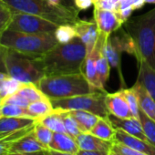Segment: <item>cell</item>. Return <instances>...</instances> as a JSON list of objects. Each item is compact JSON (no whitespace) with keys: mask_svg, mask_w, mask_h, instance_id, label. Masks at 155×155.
Instances as JSON below:
<instances>
[{"mask_svg":"<svg viewBox=\"0 0 155 155\" xmlns=\"http://www.w3.org/2000/svg\"><path fill=\"white\" fill-rule=\"evenodd\" d=\"M87 56V48L83 41L75 37L66 44H58L41 59L46 76L82 73Z\"/></svg>","mask_w":155,"mask_h":155,"instance_id":"obj_1","label":"cell"},{"mask_svg":"<svg viewBox=\"0 0 155 155\" xmlns=\"http://www.w3.org/2000/svg\"><path fill=\"white\" fill-rule=\"evenodd\" d=\"M123 25L135 46L136 59H144L155 69V8L128 19Z\"/></svg>","mask_w":155,"mask_h":155,"instance_id":"obj_2","label":"cell"},{"mask_svg":"<svg viewBox=\"0 0 155 155\" xmlns=\"http://www.w3.org/2000/svg\"><path fill=\"white\" fill-rule=\"evenodd\" d=\"M13 12H21L38 16L58 26H74L79 18V10L55 4L50 0H2Z\"/></svg>","mask_w":155,"mask_h":155,"instance_id":"obj_3","label":"cell"},{"mask_svg":"<svg viewBox=\"0 0 155 155\" xmlns=\"http://www.w3.org/2000/svg\"><path fill=\"white\" fill-rule=\"evenodd\" d=\"M37 86L49 100L65 99L102 91L95 88L83 73L45 76Z\"/></svg>","mask_w":155,"mask_h":155,"instance_id":"obj_4","label":"cell"},{"mask_svg":"<svg viewBox=\"0 0 155 155\" xmlns=\"http://www.w3.org/2000/svg\"><path fill=\"white\" fill-rule=\"evenodd\" d=\"M0 44L33 58H42L58 42L54 34H32L8 29L0 38Z\"/></svg>","mask_w":155,"mask_h":155,"instance_id":"obj_5","label":"cell"},{"mask_svg":"<svg viewBox=\"0 0 155 155\" xmlns=\"http://www.w3.org/2000/svg\"><path fill=\"white\" fill-rule=\"evenodd\" d=\"M8 74L22 83L38 84L46 76L41 58H33L7 48Z\"/></svg>","mask_w":155,"mask_h":155,"instance_id":"obj_6","label":"cell"},{"mask_svg":"<svg viewBox=\"0 0 155 155\" xmlns=\"http://www.w3.org/2000/svg\"><path fill=\"white\" fill-rule=\"evenodd\" d=\"M106 91L80 95L65 99L50 100L54 110H84L91 112L101 118H109V111L105 103Z\"/></svg>","mask_w":155,"mask_h":155,"instance_id":"obj_7","label":"cell"},{"mask_svg":"<svg viewBox=\"0 0 155 155\" xmlns=\"http://www.w3.org/2000/svg\"><path fill=\"white\" fill-rule=\"evenodd\" d=\"M114 35H110L104 46V55L108 58V61L110 65L113 68H115L120 74L121 82L123 83L122 74H121V68H120V58L121 53L123 51H126L135 57L136 50L135 46L133 44V41L130 35L120 30V33L114 32Z\"/></svg>","mask_w":155,"mask_h":155,"instance_id":"obj_8","label":"cell"},{"mask_svg":"<svg viewBox=\"0 0 155 155\" xmlns=\"http://www.w3.org/2000/svg\"><path fill=\"white\" fill-rule=\"evenodd\" d=\"M58 25L38 16L13 12V18L8 29L32 34H54Z\"/></svg>","mask_w":155,"mask_h":155,"instance_id":"obj_9","label":"cell"},{"mask_svg":"<svg viewBox=\"0 0 155 155\" xmlns=\"http://www.w3.org/2000/svg\"><path fill=\"white\" fill-rule=\"evenodd\" d=\"M94 21L96 22L100 32L110 36L115 31H118L123 23L118 18L116 12L110 10H104L94 8L93 11Z\"/></svg>","mask_w":155,"mask_h":155,"instance_id":"obj_10","label":"cell"},{"mask_svg":"<svg viewBox=\"0 0 155 155\" xmlns=\"http://www.w3.org/2000/svg\"><path fill=\"white\" fill-rule=\"evenodd\" d=\"M105 103L109 113L113 116L121 119L134 117L122 90L114 93H107L105 96Z\"/></svg>","mask_w":155,"mask_h":155,"instance_id":"obj_11","label":"cell"},{"mask_svg":"<svg viewBox=\"0 0 155 155\" xmlns=\"http://www.w3.org/2000/svg\"><path fill=\"white\" fill-rule=\"evenodd\" d=\"M77 37H79L87 48V54L91 53L99 38L100 30L96 22L93 20L91 21H85V20H79L73 26Z\"/></svg>","mask_w":155,"mask_h":155,"instance_id":"obj_12","label":"cell"},{"mask_svg":"<svg viewBox=\"0 0 155 155\" xmlns=\"http://www.w3.org/2000/svg\"><path fill=\"white\" fill-rule=\"evenodd\" d=\"M114 140L123 143L136 150L141 151L147 155H155V146L150 144L149 141L143 140L138 137L132 136L121 130L116 129Z\"/></svg>","mask_w":155,"mask_h":155,"instance_id":"obj_13","label":"cell"},{"mask_svg":"<svg viewBox=\"0 0 155 155\" xmlns=\"http://www.w3.org/2000/svg\"><path fill=\"white\" fill-rule=\"evenodd\" d=\"M109 120L115 129L121 130L132 136L138 137L143 140L148 141L147 138L144 135L143 129L139 119L135 117L128 118V119H121V118L113 116L111 114H109Z\"/></svg>","mask_w":155,"mask_h":155,"instance_id":"obj_14","label":"cell"},{"mask_svg":"<svg viewBox=\"0 0 155 155\" xmlns=\"http://www.w3.org/2000/svg\"><path fill=\"white\" fill-rule=\"evenodd\" d=\"M80 150H106L110 151L113 140H104L91 132H81L76 138Z\"/></svg>","mask_w":155,"mask_h":155,"instance_id":"obj_15","label":"cell"},{"mask_svg":"<svg viewBox=\"0 0 155 155\" xmlns=\"http://www.w3.org/2000/svg\"><path fill=\"white\" fill-rule=\"evenodd\" d=\"M34 130V129H33ZM49 150L44 146L35 136L33 130L18 140L12 146L11 152L20 153H37Z\"/></svg>","mask_w":155,"mask_h":155,"instance_id":"obj_16","label":"cell"},{"mask_svg":"<svg viewBox=\"0 0 155 155\" xmlns=\"http://www.w3.org/2000/svg\"><path fill=\"white\" fill-rule=\"evenodd\" d=\"M138 64L139 74L136 82L141 85L155 101V69L151 68L144 59L138 61Z\"/></svg>","mask_w":155,"mask_h":155,"instance_id":"obj_17","label":"cell"},{"mask_svg":"<svg viewBox=\"0 0 155 155\" xmlns=\"http://www.w3.org/2000/svg\"><path fill=\"white\" fill-rule=\"evenodd\" d=\"M36 120L31 118L3 117L0 119V138L7 137L19 130L33 126Z\"/></svg>","mask_w":155,"mask_h":155,"instance_id":"obj_18","label":"cell"},{"mask_svg":"<svg viewBox=\"0 0 155 155\" xmlns=\"http://www.w3.org/2000/svg\"><path fill=\"white\" fill-rule=\"evenodd\" d=\"M48 149L65 153H78L80 150L76 139L67 132H54Z\"/></svg>","mask_w":155,"mask_h":155,"instance_id":"obj_19","label":"cell"},{"mask_svg":"<svg viewBox=\"0 0 155 155\" xmlns=\"http://www.w3.org/2000/svg\"><path fill=\"white\" fill-rule=\"evenodd\" d=\"M132 89L137 94L139 100L140 109L152 120L155 121V101L150 96V94L145 91V89L136 82Z\"/></svg>","mask_w":155,"mask_h":155,"instance_id":"obj_20","label":"cell"},{"mask_svg":"<svg viewBox=\"0 0 155 155\" xmlns=\"http://www.w3.org/2000/svg\"><path fill=\"white\" fill-rule=\"evenodd\" d=\"M116 129L113 127L109 118H100L94 127L91 129V133L104 140H114Z\"/></svg>","mask_w":155,"mask_h":155,"instance_id":"obj_21","label":"cell"},{"mask_svg":"<svg viewBox=\"0 0 155 155\" xmlns=\"http://www.w3.org/2000/svg\"><path fill=\"white\" fill-rule=\"evenodd\" d=\"M70 114L77 120L81 132H91L101 117L84 110H69Z\"/></svg>","mask_w":155,"mask_h":155,"instance_id":"obj_22","label":"cell"},{"mask_svg":"<svg viewBox=\"0 0 155 155\" xmlns=\"http://www.w3.org/2000/svg\"><path fill=\"white\" fill-rule=\"evenodd\" d=\"M28 110L32 115V117L36 120H38L41 118L51 113L54 110V108L51 103V101L48 97H46L44 99L31 102L28 105Z\"/></svg>","mask_w":155,"mask_h":155,"instance_id":"obj_23","label":"cell"},{"mask_svg":"<svg viewBox=\"0 0 155 155\" xmlns=\"http://www.w3.org/2000/svg\"><path fill=\"white\" fill-rule=\"evenodd\" d=\"M34 125L19 130L7 137L0 138V155H9L11 153V149H12L13 144L18 140H19L20 138L24 137L25 135L32 131L34 129Z\"/></svg>","mask_w":155,"mask_h":155,"instance_id":"obj_24","label":"cell"},{"mask_svg":"<svg viewBox=\"0 0 155 155\" xmlns=\"http://www.w3.org/2000/svg\"><path fill=\"white\" fill-rule=\"evenodd\" d=\"M51 130L53 132H66L63 118L61 111L58 110H54L48 115L37 120Z\"/></svg>","mask_w":155,"mask_h":155,"instance_id":"obj_25","label":"cell"},{"mask_svg":"<svg viewBox=\"0 0 155 155\" xmlns=\"http://www.w3.org/2000/svg\"><path fill=\"white\" fill-rule=\"evenodd\" d=\"M110 65L108 61V58L104 55V52L101 53L97 60L96 73H97V80H98L100 89L102 91H106L104 88L110 76Z\"/></svg>","mask_w":155,"mask_h":155,"instance_id":"obj_26","label":"cell"},{"mask_svg":"<svg viewBox=\"0 0 155 155\" xmlns=\"http://www.w3.org/2000/svg\"><path fill=\"white\" fill-rule=\"evenodd\" d=\"M139 120L141 123L143 132L147 140L155 146V121L149 118L140 109L139 111Z\"/></svg>","mask_w":155,"mask_h":155,"instance_id":"obj_27","label":"cell"},{"mask_svg":"<svg viewBox=\"0 0 155 155\" xmlns=\"http://www.w3.org/2000/svg\"><path fill=\"white\" fill-rule=\"evenodd\" d=\"M18 92L25 99H27L30 103L46 98L44 93L38 89V87L35 83H23Z\"/></svg>","mask_w":155,"mask_h":155,"instance_id":"obj_28","label":"cell"},{"mask_svg":"<svg viewBox=\"0 0 155 155\" xmlns=\"http://www.w3.org/2000/svg\"><path fill=\"white\" fill-rule=\"evenodd\" d=\"M22 85V82L8 76L5 79L0 80V94H1L2 98H5L7 96L17 93Z\"/></svg>","mask_w":155,"mask_h":155,"instance_id":"obj_29","label":"cell"},{"mask_svg":"<svg viewBox=\"0 0 155 155\" xmlns=\"http://www.w3.org/2000/svg\"><path fill=\"white\" fill-rule=\"evenodd\" d=\"M2 109V114L3 117H14V118H31L32 115L28 111V108L16 106V105H10V104H3L1 105ZM35 120V119H34Z\"/></svg>","mask_w":155,"mask_h":155,"instance_id":"obj_30","label":"cell"},{"mask_svg":"<svg viewBox=\"0 0 155 155\" xmlns=\"http://www.w3.org/2000/svg\"><path fill=\"white\" fill-rule=\"evenodd\" d=\"M13 18L12 9L2 0H0V38L8 29Z\"/></svg>","mask_w":155,"mask_h":155,"instance_id":"obj_31","label":"cell"},{"mask_svg":"<svg viewBox=\"0 0 155 155\" xmlns=\"http://www.w3.org/2000/svg\"><path fill=\"white\" fill-rule=\"evenodd\" d=\"M33 132L36 136V138L47 148H48L52 139H53V135L54 132L49 130L48 128H47L46 126H44L43 124H41L38 121H36L35 125H34V130Z\"/></svg>","mask_w":155,"mask_h":155,"instance_id":"obj_32","label":"cell"},{"mask_svg":"<svg viewBox=\"0 0 155 155\" xmlns=\"http://www.w3.org/2000/svg\"><path fill=\"white\" fill-rule=\"evenodd\" d=\"M60 111L62 114L66 132L76 139L81 133V130L79 127V124H78L77 120L74 119V117L70 114L69 111H67V110H60Z\"/></svg>","mask_w":155,"mask_h":155,"instance_id":"obj_33","label":"cell"},{"mask_svg":"<svg viewBox=\"0 0 155 155\" xmlns=\"http://www.w3.org/2000/svg\"><path fill=\"white\" fill-rule=\"evenodd\" d=\"M55 38L59 44H66L71 41L75 37H77L73 26L70 25H61L56 29Z\"/></svg>","mask_w":155,"mask_h":155,"instance_id":"obj_34","label":"cell"},{"mask_svg":"<svg viewBox=\"0 0 155 155\" xmlns=\"http://www.w3.org/2000/svg\"><path fill=\"white\" fill-rule=\"evenodd\" d=\"M123 94L128 101V104L130 106V109L133 114V116L137 119H139V111H140V106H139V100L137 97L136 92L132 88L130 89H122Z\"/></svg>","mask_w":155,"mask_h":155,"instance_id":"obj_35","label":"cell"},{"mask_svg":"<svg viewBox=\"0 0 155 155\" xmlns=\"http://www.w3.org/2000/svg\"><path fill=\"white\" fill-rule=\"evenodd\" d=\"M110 150L113 151L117 155H147L141 151L136 150H134L123 143L116 141V140H113Z\"/></svg>","mask_w":155,"mask_h":155,"instance_id":"obj_36","label":"cell"},{"mask_svg":"<svg viewBox=\"0 0 155 155\" xmlns=\"http://www.w3.org/2000/svg\"><path fill=\"white\" fill-rule=\"evenodd\" d=\"M3 104H10V105H16V106L28 108L30 102L27 99H25L22 95H20L18 92H17V93H14L12 95L3 98L1 105Z\"/></svg>","mask_w":155,"mask_h":155,"instance_id":"obj_37","label":"cell"},{"mask_svg":"<svg viewBox=\"0 0 155 155\" xmlns=\"http://www.w3.org/2000/svg\"><path fill=\"white\" fill-rule=\"evenodd\" d=\"M120 7V3L115 0H100L94 3V8L104 9V10H110V11H118Z\"/></svg>","mask_w":155,"mask_h":155,"instance_id":"obj_38","label":"cell"},{"mask_svg":"<svg viewBox=\"0 0 155 155\" xmlns=\"http://www.w3.org/2000/svg\"><path fill=\"white\" fill-rule=\"evenodd\" d=\"M132 12H133V8H132V7H130V8H127L124 9H120V10L116 11V14H117L118 18L120 19V21L124 24L130 18Z\"/></svg>","mask_w":155,"mask_h":155,"instance_id":"obj_39","label":"cell"},{"mask_svg":"<svg viewBox=\"0 0 155 155\" xmlns=\"http://www.w3.org/2000/svg\"><path fill=\"white\" fill-rule=\"evenodd\" d=\"M6 52L7 48L0 44V72L8 74L7 65H6Z\"/></svg>","mask_w":155,"mask_h":155,"instance_id":"obj_40","label":"cell"},{"mask_svg":"<svg viewBox=\"0 0 155 155\" xmlns=\"http://www.w3.org/2000/svg\"><path fill=\"white\" fill-rule=\"evenodd\" d=\"M75 6L80 10L89 8L92 4H94V0H74Z\"/></svg>","mask_w":155,"mask_h":155,"instance_id":"obj_41","label":"cell"},{"mask_svg":"<svg viewBox=\"0 0 155 155\" xmlns=\"http://www.w3.org/2000/svg\"><path fill=\"white\" fill-rule=\"evenodd\" d=\"M110 151H106V150H80L79 151H78L77 154L78 155H109Z\"/></svg>","mask_w":155,"mask_h":155,"instance_id":"obj_42","label":"cell"},{"mask_svg":"<svg viewBox=\"0 0 155 155\" xmlns=\"http://www.w3.org/2000/svg\"><path fill=\"white\" fill-rule=\"evenodd\" d=\"M133 2H134V0H121V1L119 2L120 3L119 10L120 9H124V8H130V7H132Z\"/></svg>","mask_w":155,"mask_h":155,"instance_id":"obj_43","label":"cell"},{"mask_svg":"<svg viewBox=\"0 0 155 155\" xmlns=\"http://www.w3.org/2000/svg\"><path fill=\"white\" fill-rule=\"evenodd\" d=\"M145 3H146L145 0H134L133 5H132L133 10H136V9H139V8H142Z\"/></svg>","mask_w":155,"mask_h":155,"instance_id":"obj_44","label":"cell"},{"mask_svg":"<svg viewBox=\"0 0 155 155\" xmlns=\"http://www.w3.org/2000/svg\"><path fill=\"white\" fill-rule=\"evenodd\" d=\"M48 150L40 151L37 153H20V152H11L9 155H48Z\"/></svg>","mask_w":155,"mask_h":155,"instance_id":"obj_45","label":"cell"},{"mask_svg":"<svg viewBox=\"0 0 155 155\" xmlns=\"http://www.w3.org/2000/svg\"><path fill=\"white\" fill-rule=\"evenodd\" d=\"M48 155H78L77 153H65V152H59L52 150H48Z\"/></svg>","mask_w":155,"mask_h":155,"instance_id":"obj_46","label":"cell"},{"mask_svg":"<svg viewBox=\"0 0 155 155\" xmlns=\"http://www.w3.org/2000/svg\"><path fill=\"white\" fill-rule=\"evenodd\" d=\"M9 75L7 74V73H4V72H0V80H2V79H5V78L8 77Z\"/></svg>","mask_w":155,"mask_h":155,"instance_id":"obj_47","label":"cell"},{"mask_svg":"<svg viewBox=\"0 0 155 155\" xmlns=\"http://www.w3.org/2000/svg\"><path fill=\"white\" fill-rule=\"evenodd\" d=\"M145 2H146V3H150V4H152V3H155V0H145Z\"/></svg>","mask_w":155,"mask_h":155,"instance_id":"obj_48","label":"cell"},{"mask_svg":"<svg viewBox=\"0 0 155 155\" xmlns=\"http://www.w3.org/2000/svg\"><path fill=\"white\" fill-rule=\"evenodd\" d=\"M3 118V114H2V109H1V105H0V119Z\"/></svg>","mask_w":155,"mask_h":155,"instance_id":"obj_49","label":"cell"},{"mask_svg":"<svg viewBox=\"0 0 155 155\" xmlns=\"http://www.w3.org/2000/svg\"><path fill=\"white\" fill-rule=\"evenodd\" d=\"M109 155H117V154H115L113 151H111V150H110V153H109Z\"/></svg>","mask_w":155,"mask_h":155,"instance_id":"obj_50","label":"cell"},{"mask_svg":"<svg viewBox=\"0 0 155 155\" xmlns=\"http://www.w3.org/2000/svg\"><path fill=\"white\" fill-rule=\"evenodd\" d=\"M2 96H1V94H0V105H1V102H2Z\"/></svg>","mask_w":155,"mask_h":155,"instance_id":"obj_51","label":"cell"},{"mask_svg":"<svg viewBox=\"0 0 155 155\" xmlns=\"http://www.w3.org/2000/svg\"><path fill=\"white\" fill-rule=\"evenodd\" d=\"M115 1H117V2H120V1H121V0H115Z\"/></svg>","mask_w":155,"mask_h":155,"instance_id":"obj_52","label":"cell"},{"mask_svg":"<svg viewBox=\"0 0 155 155\" xmlns=\"http://www.w3.org/2000/svg\"><path fill=\"white\" fill-rule=\"evenodd\" d=\"M97 1H100V0H94V3H95V2H97Z\"/></svg>","mask_w":155,"mask_h":155,"instance_id":"obj_53","label":"cell"}]
</instances>
